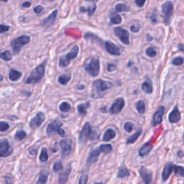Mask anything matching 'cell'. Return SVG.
Returning <instances> with one entry per match:
<instances>
[{
	"mask_svg": "<svg viewBox=\"0 0 184 184\" xmlns=\"http://www.w3.org/2000/svg\"><path fill=\"white\" fill-rule=\"evenodd\" d=\"M47 60H45L42 63L35 67L31 71L30 76H28L25 81V83L27 84H35V83L40 82L42 80V78L44 77L45 75V66L47 65Z\"/></svg>",
	"mask_w": 184,
	"mask_h": 184,
	"instance_id": "6da1fadb",
	"label": "cell"
},
{
	"mask_svg": "<svg viewBox=\"0 0 184 184\" xmlns=\"http://www.w3.org/2000/svg\"><path fill=\"white\" fill-rule=\"evenodd\" d=\"M112 83L109 81H105L102 79H98L94 81L92 83L93 92L92 96L95 99H98L103 96V93L108 90L112 87Z\"/></svg>",
	"mask_w": 184,
	"mask_h": 184,
	"instance_id": "7a4b0ae2",
	"label": "cell"
},
{
	"mask_svg": "<svg viewBox=\"0 0 184 184\" xmlns=\"http://www.w3.org/2000/svg\"><path fill=\"white\" fill-rule=\"evenodd\" d=\"M99 135H97L95 132H93L90 123L86 122L79 133L78 142L80 143H85L88 139H89L90 140H94L99 139Z\"/></svg>",
	"mask_w": 184,
	"mask_h": 184,
	"instance_id": "3957f363",
	"label": "cell"
},
{
	"mask_svg": "<svg viewBox=\"0 0 184 184\" xmlns=\"http://www.w3.org/2000/svg\"><path fill=\"white\" fill-rule=\"evenodd\" d=\"M78 51H79V47H78V45H74L68 53L60 57L59 66L61 68H66V67L68 66L70 64L71 61L77 57Z\"/></svg>",
	"mask_w": 184,
	"mask_h": 184,
	"instance_id": "277c9868",
	"label": "cell"
},
{
	"mask_svg": "<svg viewBox=\"0 0 184 184\" xmlns=\"http://www.w3.org/2000/svg\"><path fill=\"white\" fill-rule=\"evenodd\" d=\"M84 69L92 77H96L99 74L100 61L99 58H93L88 63L84 65Z\"/></svg>",
	"mask_w": 184,
	"mask_h": 184,
	"instance_id": "5b68a950",
	"label": "cell"
},
{
	"mask_svg": "<svg viewBox=\"0 0 184 184\" xmlns=\"http://www.w3.org/2000/svg\"><path fill=\"white\" fill-rule=\"evenodd\" d=\"M30 40V37L29 35H23L14 39L11 42V46L13 49V52L15 54H18L20 52L21 48L23 45L27 44Z\"/></svg>",
	"mask_w": 184,
	"mask_h": 184,
	"instance_id": "8992f818",
	"label": "cell"
},
{
	"mask_svg": "<svg viewBox=\"0 0 184 184\" xmlns=\"http://www.w3.org/2000/svg\"><path fill=\"white\" fill-rule=\"evenodd\" d=\"M63 123L61 121L58 120H54L49 124L47 127L46 129V132L48 135H53L55 132L58 133L61 137H65L66 136V132L63 129L61 128Z\"/></svg>",
	"mask_w": 184,
	"mask_h": 184,
	"instance_id": "52a82bcc",
	"label": "cell"
},
{
	"mask_svg": "<svg viewBox=\"0 0 184 184\" xmlns=\"http://www.w3.org/2000/svg\"><path fill=\"white\" fill-rule=\"evenodd\" d=\"M104 149V145H101L99 147L95 148L94 150H93L90 152L87 161V167H89L90 166H92V164L96 163L98 161V158H99L100 154L101 153L105 154V151Z\"/></svg>",
	"mask_w": 184,
	"mask_h": 184,
	"instance_id": "ba28073f",
	"label": "cell"
},
{
	"mask_svg": "<svg viewBox=\"0 0 184 184\" xmlns=\"http://www.w3.org/2000/svg\"><path fill=\"white\" fill-rule=\"evenodd\" d=\"M162 11L164 15V23L166 25H168L171 22V17L173 15V6L171 2H166L162 5Z\"/></svg>",
	"mask_w": 184,
	"mask_h": 184,
	"instance_id": "9c48e42d",
	"label": "cell"
},
{
	"mask_svg": "<svg viewBox=\"0 0 184 184\" xmlns=\"http://www.w3.org/2000/svg\"><path fill=\"white\" fill-rule=\"evenodd\" d=\"M114 32L123 44L127 45L130 44V33L127 30L121 27H117L114 28Z\"/></svg>",
	"mask_w": 184,
	"mask_h": 184,
	"instance_id": "30bf717a",
	"label": "cell"
},
{
	"mask_svg": "<svg viewBox=\"0 0 184 184\" xmlns=\"http://www.w3.org/2000/svg\"><path fill=\"white\" fill-rule=\"evenodd\" d=\"M60 147L61 149V155L63 157L68 156L72 151V140L63 139L60 142Z\"/></svg>",
	"mask_w": 184,
	"mask_h": 184,
	"instance_id": "8fae6325",
	"label": "cell"
},
{
	"mask_svg": "<svg viewBox=\"0 0 184 184\" xmlns=\"http://www.w3.org/2000/svg\"><path fill=\"white\" fill-rule=\"evenodd\" d=\"M12 151L7 140L2 139L0 140V156L2 157H8L12 153Z\"/></svg>",
	"mask_w": 184,
	"mask_h": 184,
	"instance_id": "7c38bea8",
	"label": "cell"
},
{
	"mask_svg": "<svg viewBox=\"0 0 184 184\" xmlns=\"http://www.w3.org/2000/svg\"><path fill=\"white\" fill-rule=\"evenodd\" d=\"M125 100L123 98H118L117 99L112 107L109 108V112L112 114H118L125 107Z\"/></svg>",
	"mask_w": 184,
	"mask_h": 184,
	"instance_id": "4fadbf2b",
	"label": "cell"
},
{
	"mask_svg": "<svg viewBox=\"0 0 184 184\" xmlns=\"http://www.w3.org/2000/svg\"><path fill=\"white\" fill-rule=\"evenodd\" d=\"M45 119V114L42 112H39L37 113L34 117L31 119L30 122V126L32 129H36L44 122Z\"/></svg>",
	"mask_w": 184,
	"mask_h": 184,
	"instance_id": "5bb4252c",
	"label": "cell"
},
{
	"mask_svg": "<svg viewBox=\"0 0 184 184\" xmlns=\"http://www.w3.org/2000/svg\"><path fill=\"white\" fill-rule=\"evenodd\" d=\"M104 46L106 51L112 56H120L121 51L119 47L110 41L104 42Z\"/></svg>",
	"mask_w": 184,
	"mask_h": 184,
	"instance_id": "9a60e30c",
	"label": "cell"
},
{
	"mask_svg": "<svg viewBox=\"0 0 184 184\" xmlns=\"http://www.w3.org/2000/svg\"><path fill=\"white\" fill-rule=\"evenodd\" d=\"M139 173L144 184H150L152 180V173L147 171L145 167H140L139 169Z\"/></svg>",
	"mask_w": 184,
	"mask_h": 184,
	"instance_id": "2e32d148",
	"label": "cell"
},
{
	"mask_svg": "<svg viewBox=\"0 0 184 184\" xmlns=\"http://www.w3.org/2000/svg\"><path fill=\"white\" fill-rule=\"evenodd\" d=\"M58 9H55L52 12L50 15L47 18L44 19L41 22V25L43 26L45 28H48L52 25L55 22V21L56 20L57 15H58Z\"/></svg>",
	"mask_w": 184,
	"mask_h": 184,
	"instance_id": "e0dca14e",
	"label": "cell"
},
{
	"mask_svg": "<svg viewBox=\"0 0 184 184\" xmlns=\"http://www.w3.org/2000/svg\"><path fill=\"white\" fill-rule=\"evenodd\" d=\"M71 172V167L68 166L66 168L63 169L61 173H59L58 183L57 184H66L68 181L69 175Z\"/></svg>",
	"mask_w": 184,
	"mask_h": 184,
	"instance_id": "ac0fdd59",
	"label": "cell"
},
{
	"mask_svg": "<svg viewBox=\"0 0 184 184\" xmlns=\"http://www.w3.org/2000/svg\"><path fill=\"white\" fill-rule=\"evenodd\" d=\"M165 113V107L163 106H161L159 107L158 110H157L154 114L153 117H152V125L155 127L157 125H159L160 123H161L162 121V117Z\"/></svg>",
	"mask_w": 184,
	"mask_h": 184,
	"instance_id": "d6986e66",
	"label": "cell"
},
{
	"mask_svg": "<svg viewBox=\"0 0 184 184\" xmlns=\"http://www.w3.org/2000/svg\"><path fill=\"white\" fill-rule=\"evenodd\" d=\"M174 167H175V165L173 162H167L162 172V181H166L168 180L171 173L173 171Z\"/></svg>",
	"mask_w": 184,
	"mask_h": 184,
	"instance_id": "ffe728a7",
	"label": "cell"
},
{
	"mask_svg": "<svg viewBox=\"0 0 184 184\" xmlns=\"http://www.w3.org/2000/svg\"><path fill=\"white\" fill-rule=\"evenodd\" d=\"M181 117L180 111H179L178 107L176 106L173 109V111H172L169 114V122L171 123H177L181 120Z\"/></svg>",
	"mask_w": 184,
	"mask_h": 184,
	"instance_id": "44dd1931",
	"label": "cell"
},
{
	"mask_svg": "<svg viewBox=\"0 0 184 184\" xmlns=\"http://www.w3.org/2000/svg\"><path fill=\"white\" fill-rule=\"evenodd\" d=\"M153 145L150 142H146L145 144L142 145V147L140 148L139 150V155L141 157L146 156L147 155L149 154V152L151 151Z\"/></svg>",
	"mask_w": 184,
	"mask_h": 184,
	"instance_id": "7402d4cb",
	"label": "cell"
},
{
	"mask_svg": "<svg viewBox=\"0 0 184 184\" xmlns=\"http://www.w3.org/2000/svg\"><path fill=\"white\" fill-rule=\"evenodd\" d=\"M22 75L20 71H17L15 68H12L9 73V78L12 81H17L22 77Z\"/></svg>",
	"mask_w": 184,
	"mask_h": 184,
	"instance_id": "603a6c76",
	"label": "cell"
},
{
	"mask_svg": "<svg viewBox=\"0 0 184 184\" xmlns=\"http://www.w3.org/2000/svg\"><path fill=\"white\" fill-rule=\"evenodd\" d=\"M49 172L46 171V170L43 169L42 171H40L39 178H38L37 181V184H46Z\"/></svg>",
	"mask_w": 184,
	"mask_h": 184,
	"instance_id": "cb8c5ba5",
	"label": "cell"
},
{
	"mask_svg": "<svg viewBox=\"0 0 184 184\" xmlns=\"http://www.w3.org/2000/svg\"><path fill=\"white\" fill-rule=\"evenodd\" d=\"M116 137V132L113 129L109 128L107 130L106 132H104V135L103 136V141L104 142H109L112 140Z\"/></svg>",
	"mask_w": 184,
	"mask_h": 184,
	"instance_id": "d4e9b609",
	"label": "cell"
},
{
	"mask_svg": "<svg viewBox=\"0 0 184 184\" xmlns=\"http://www.w3.org/2000/svg\"><path fill=\"white\" fill-rule=\"evenodd\" d=\"M96 9H97V6L95 5V4H92V5L88 7H85L82 6L80 7V12L82 13L87 12L88 16L91 17L94 15V11L96 10Z\"/></svg>",
	"mask_w": 184,
	"mask_h": 184,
	"instance_id": "484cf974",
	"label": "cell"
},
{
	"mask_svg": "<svg viewBox=\"0 0 184 184\" xmlns=\"http://www.w3.org/2000/svg\"><path fill=\"white\" fill-rule=\"evenodd\" d=\"M90 107V102H87L86 103L80 104L77 106V110L78 112L81 115L84 116L87 113V109Z\"/></svg>",
	"mask_w": 184,
	"mask_h": 184,
	"instance_id": "4316f807",
	"label": "cell"
},
{
	"mask_svg": "<svg viewBox=\"0 0 184 184\" xmlns=\"http://www.w3.org/2000/svg\"><path fill=\"white\" fill-rule=\"evenodd\" d=\"M142 128H139L138 130L136 131V132L134 134V135H132L131 137H130L127 139V140L126 143L127 144H132V143L135 142L136 141H137V140L138 139V137H140V136L141 135V134H142Z\"/></svg>",
	"mask_w": 184,
	"mask_h": 184,
	"instance_id": "83f0119b",
	"label": "cell"
},
{
	"mask_svg": "<svg viewBox=\"0 0 184 184\" xmlns=\"http://www.w3.org/2000/svg\"><path fill=\"white\" fill-rule=\"evenodd\" d=\"M142 91H144L145 93H147V94H152L153 88H152V84L151 81L147 80L145 81V82H143L142 84Z\"/></svg>",
	"mask_w": 184,
	"mask_h": 184,
	"instance_id": "f1b7e54d",
	"label": "cell"
},
{
	"mask_svg": "<svg viewBox=\"0 0 184 184\" xmlns=\"http://www.w3.org/2000/svg\"><path fill=\"white\" fill-rule=\"evenodd\" d=\"M122 17L117 12L110 14V25H118L122 22Z\"/></svg>",
	"mask_w": 184,
	"mask_h": 184,
	"instance_id": "f546056e",
	"label": "cell"
},
{
	"mask_svg": "<svg viewBox=\"0 0 184 184\" xmlns=\"http://www.w3.org/2000/svg\"><path fill=\"white\" fill-rule=\"evenodd\" d=\"M71 78V75L70 73H66V74H62V75L59 76L58 78V81L60 84L61 85H66L67 83L69 82V81Z\"/></svg>",
	"mask_w": 184,
	"mask_h": 184,
	"instance_id": "4dcf8cb0",
	"label": "cell"
},
{
	"mask_svg": "<svg viewBox=\"0 0 184 184\" xmlns=\"http://www.w3.org/2000/svg\"><path fill=\"white\" fill-rule=\"evenodd\" d=\"M130 9V7L125 3H118L115 5V10L117 12H127Z\"/></svg>",
	"mask_w": 184,
	"mask_h": 184,
	"instance_id": "1f68e13d",
	"label": "cell"
},
{
	"mask_svg": "<svg viewBox=\"0 0 184 184\" xmlns=\"http://www.w3.org/2000/svg\"><path fill=\"white\" fill-rule=\"evenodd\" d=\"M130 173L129 170L126 168L125 166H122L119 168V171L117 173V178H125V177L130 176Z\"/></svg>",
	"mask_w": 184,
	"mask_h": 184,
	"instance_id": "d6a6232c",
	"label": "cell"
},
{
	"mask_svg": "<svg viewBox=\"0 0 184 184\" xmlns=\"http://www.w3.org/2000/svg\"><path fill=\"white\" fill-rule=\"evenodd\" d=\"M136 109L137 111L140 114H142L145 112V104L142 100H140L136 104Z\"/></svg>",
	"mask_w": 184,
	"mask_h": 184,
	"instance_id": "836d02e7",
	"label": "cell"
},
{
	"mask_svg": "<svg viewBox=\"0 0 184 184\" xmlns=\"http://www.w3.org/2000/svg\"><path fill=\"white\" fill-rule=\"evenodd\" d=\"M0 58L5 61H9L12 59V55L9 51H4L0 54Z\"/></svg>",
	"mask_w": 184,
	"mask_h": 184,
	"instance_id": "e575fe53",
	"label": "cell"
},
{
	"mask_svg": "<svg viewBox=\"0 0 184 184\" xmlns=\"http://www.w3.org/2000/svg\"><path fill=\"white\" fill-rule=\"evenodd\" d=\"M27 137V133L24 130H18L15 135V139L16 141H21Z\"/></svg>",
	"mask_w": 184,
	"mask_h": 184,
	"instance_id": "d590c367",
	"label": "cell"
},
{
	"mask_svg": "<svg viewBox=\"0 0 184 184\" xmlns=\"http://www.w3.org/2000/svg\"><path fill=\"white\" fill-rule=\"evenodd\" d=\"M39 160L40 162H46L47 160H48V154H47V149L45 147H43L41 150V152H40Z\"/></svg>",
	"mask_w": 184,
	"mask_h": 184,
	"instance_id": "8d00e7d4",
	"label": "cell"
},
{
	"mask_svg": "<svg viewBox=\"0 0 184 184\" xmlns=\"http://www.w3.org/2000/svg\"><path fill=\"white\" fill-rule=\"evenodd\" d=\"M173 171L176 176L184 177V166H175Z\"/></svg>",
	"mask_w": 184,
	"mask_h": 184,
	"instance_id": "74e56055",
	"label": "cell"
},
{
	"mask_svg": "<svg viewBox=\"0 0 184 184\" xmlns=\"http://www.w3.org/2000/svg\"><path fill=\"white\" fill-rule=\"evenodd\" d=\"M71 105L69 103L66 102H62V103L60 104L59 106V109L60 111L62 112H68L70 111L71 109Z\"/></svg>",
	"mask_w": 184,
	"mask_h": 184,
	"instance_id": "f35d334b",
	"label": "cell"
},
{
	"mask_svg": "<svg viewBox=\"0 0 184 184\" xmlns=\"http://www.w3.org/2000/svg\"><path fill=\"white\" fill-rule=\"evenodd\" d=\"M135 128V125L131 122H127L124 125V130H125L127 132H131Z\"/></svg>",
	"mask_w": 184,
	"mask_h": 184,
	"instance_id": "ab89813d",
	"label": "cell"
},
{
	"mask_svg": "<svg viewBox=\"0 0 184 184\" xmlns=\"http://www.w3.org/2000/svg\"><path fill=\"white\" fill-rule=\"evenodd\" d=\"M84 38L85 39H87V40H88V39H91L92 40H96V41L97 42H100L102 41V40L99 39V38L98 37L97 35H95L94 34H93V33H91V32L86 33L85 35H84Z\"/></svg>",
	"mask_w": 184,
	"mask_h": 184,
	"instance_id": "60d3db41",
	"label": "cell"
},
{
	"mask_svg": "<svg viewBox=\"0 0 184 184\" xmlns=\"http://www.w3.org/2000/svg\"><path fill=\"white\" fill-rule=\"evenodd\" d=\"M146 54L147 56L151 57V58H154L156 56L157 52L155 51V50L152 47H149L146 49Z\"/></svg>",
	"mask_w": 184,
	"mask_h": 184,
	"instance_id": "b9f144b4",
	"label": "cell"
},
{
	"mask_svg": "<svg viewBox=\"0 0 184 184\" xmlns=\"http://www.w3.org/2000/svg\"><path fill=\"white\" fill-rule=\"evenodd\" d=\"M183 62L184 60L182 57H176V58H175L172 61V63L174 66H181L183 63Z\"/></svg>",
	"mask_w": 184,
	"mask_h": 184,
	"instance_id": "7bdbcfd3",
	"label": "cell"
},
{
	"mask_svg": "<svg viewBox=\"0 0 184 184\" xmlns=\"http://www.w3.org/2000/svg\"><path fill=\"white\" fill-rule=\"evenodd\" d=\"M9 125L6 122L1 121L0 122V132H4V131H7L9 130Z\"/></svg>",
	"mask_w": 184,
	"mask_h": 184,
	"instance_id": "ee69618b",
	"label": "cell"
},
{
	"mask_svg": "<svg viewBox=\"0 0 184 184\" xmlns=\"http://www.w3.org/2000/svg\"><path fill=\"white\" fill-rule=\"evenodd\" d=\"M52 169H53V171L55 172H58L63 169V165H62L61 161H58L55 162L53 164V166H52Z\"/></svg>",
	"mask_w": 184,
	"mask_h": 184,
	"instance_id": "f6af8a7d",
	"label": "cell"
},
{
	"mask_svg": "<svg viewBox=\"0 0 184 184\" xmlns=\"http://www.w3.org/2000/svg\"><path fill=\"white\" fill-rule=\"evenodd\" d=\"M88 179V177L87 174H83V175L81 176L78 184H87Z\"/></svg>",
	"mask_w": 184,
	"mask_h": 184,
	"instance_id": "bcb514c9",
	"label": "cell"
},
{
	"mask_svg": "<svg viewBox=\"0 0 184 184\" xmlns=\"http://www.w3.org/2000/svg\"><path fill=\"white\" fill-rule=\"evenodd\" d=\"M140 28V25L138 23L132 24V25L130 26V30L132 31V32H139Z\"/></svg>",
	"mask_w": 184,
	"mask_h": 184,
	"instance_id": "7dc6e473",
	"label": "cell"
},
{
	"mask_svg": "<svg viewBox=\"0 0 184 184\" xmlns=\"http://www.w3.org/2000/svg\"><path fill=\"white\" fill-rule=\"evenodd\" d=\"M44 10V7L42 5H37L34 8V12L35 14L39 15V14L42 13V12Z\"/></svg>",
	"mask_w": 184,
	"mask_h": 184,
	"instance_id": "c3c4849f",
	"label": "cell"
},
{
	"mask_svg": "<svg viewBox=\"0 0 184 184\" xmlns=\"http://www.w3.org/2000/svg\"><path fill=\"white\" fill-rule=\"evenodd\" d=\"M117 69V66L114 63H109L108 65H107V71H109V72H112V71H115Z\"/></svg>",
	"mask_w": 184,
	"mask_h": 184,
	"instance_id": "681fc988",
	"label": "cell"
},
{
	"mask_svg": "<svg viewBox=\"0 0 184 184\" xmlns=\"http://www.w3.org/2000/svg\"><path fill=\"white\" fill-rule=\"evenodd\" d=\"M4 184H13L12 179L9 176H4Z\"/></svg>",
	"mask_w": 184,
	"mask_h": 184,
	"instance_id": "f907efd6",
	"label": "cell"
},
{
	"mask_svg": "<svg viewBox=\"0 0 184 184\" xmlns=\"http://www.w3.org/2000/svg\"><path fill=\"white\" fill-rule=\"evenodd\" d=\"M9 26L7 25H4L3 24H1V30H0V32L3 33L4 32H7V31L9 30Z\"/></svg>",
	"mask_w": 184,
	"mask_h": 184,
	"instance_id": "816d5d0a",
	"label": "cell"
},
{
	"mask_svg": "<svg viewBox=\"0 0 184 184\" xmlns=\"http://www.w3.org/2000/svg\"><path fill=\"white\" fill-rule=\"evenodd\" d=\"M145 2H145V0H136L135 3L137 4L139 7H142L144 6V4H145Z\"/></svg>",
	"mask_w": 184,
	"mask_h": 184,
	"instance_id": "f5cc1de1",
	"label": "cell"
},
{
	"mask_svg": "<svg viewBox=\"0 0 184 184\" xmlns=\"http://www.w3.org/2000/svg\"><path fill=\"white\" fill-rule=\"evenodd\" d=\"M30 6H31L30 2H25L22 4V7L24 8H28V7H30Z\"/></svg>",
	"mask_w": 184,
	"mask_h": 184,
	"instance_id": "db71d44e",
	"label": "cell"
},
{
	"mask_svg": "<svg viewBox=\"0 0 184 184\" xmlns=\"http://www.w3.org/2000/svg\"><path fill=\"white\" fill-rule=\"evenodd\" d=\"M178 49L180 50V51H183V53H184V45H178Z\"/></svg>",
	"mask_w": 184,
	"mask_h": 184,
	"instance_id": "11a10c76",
	"label": "cell"
},
{
	"mask_svg": "<svg viewBox=\"0 0 184 184\" xmlns=\"http://www.w3.org/2000/svg\"><path fill=\"white\" fill-rule=\"evenodd\" d=\"M21 94H22V95H25L26 94V97H29L30 95V93H29L28 92H21Z\"/></svg>",
	"mask_w": 184,
	"mask_h": 184,
	"instance_id": "9f6ffc18",
	"label": "cell"
},
{
	"mask_svg": "<svg viewBox=\"0 0 184 184\" xmlns=\"http://www.w3.org/2000/svg\"><path fill=\"white\" fill-rule=\"evenodd\" d=\"M147 41H151V40H152V37L150 36L149 34H147Z\"/></svg>",
	"mask_w": 184,
	"mask_h": 184,
	"instance_id": "6f0895ef",
	"label": "cell"
},
{
	"mask_svg": "<svg viewBox=\"0 0 184 184\" xmlns=\"http://www.w3.org/2000/svg\"><path fill=\"white\" fill-rule=\"evenodd\" d=\"M178 155L179 157H183V155H184V154L183 153V152L182 151H179L178 152Z\"/></svg>",
	"mask_w": 184,
	"mask_h": 184,
	"instance_id": "680465c9",
	"label": "cell"
},
{
	"mask_svg": "<svg viewBox=\"0 0 184 184\" xmlns=\"http://www.w3.org/2000/svg\"><path fill=\"white\" fill-rule=\"evenodd\" d=\"M94 184H103L102 183H95Z\"/></svg>",
	"mask_w": 184,
	"mask_h": 184,
	"instance_id": "91938a15",
	"label": "cell"
},
{
	"mask_svg": "<svg viewBox=\"0 0 184 184\" xmlns=\"http://www.w3.org/2000/svg\"><path fill=\"white\" fill-rule=\"evenodd\" d=\"M183 140H184V135H183Z\"/></svg>",
	"mask_w": 184,
	"mask_h": 184,
	"instance_id": "94428289",
	"label": "cell"
}]
</instances>
